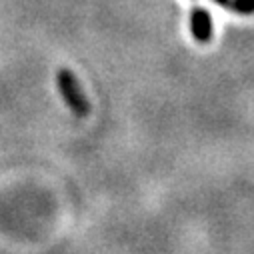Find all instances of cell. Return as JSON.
Segmentation results:
<instances>
[{
	"instance_id": "cell-1",
	"label": "cell",
	"mask_w": 254,
	"mask_h": 254,
	"mask_svg": "<svg viewBox=\"0 0 254 254\" xmlns=\"http://www.w3.org/2000/svg\"><path fill=\"white\" fill-rule=\"evenodd\" d=\"M58 90L62 94V98L66 100V104L70 106V110L76 114V116H86L90 112V104L86 100V96L82 94V90L78 88L74 76L70 70L62 68L58 72Z\"/></svg>"
},
{
	"instance_id": "cell-2",
	"label": "cell",
	"mask_w": 254,
	"mask_h": 254,
	"mask_svg": "<svg viewBox=\"0 0 254 254\" xmlns=\"http://www.w3.org/2000/svg\"><path fill=\"white\" fill-rule=\"evenodd\" d=\"M190 28H192V34L196 40L206 42L212 36V18L204 8H196L192 10V16H190Z\"/></svg>"
},
{
	"instance_id": "cell-3",
	"label": "cell",
	"mask_w": 254,
	"mask_h": 254,
	"mask_svg": "<svg viewBox=\"0 0 254 254\" xmlns=\"http://www.w3.org/2000/svg\"><path fill=\"white\" fill-rule=\"evenodd\" d=\"M232 6H234V10H236V12L252 14V12H254V0H234Z\"/></svg>"
},
{
	"instance_id": "cell-4",
	"label": "cell",
	"mask_w": 254,
	"mask_h": 254,
	"mask_svg": "<svg viewBox=\"0 0 254 254\" xmlns=\"http://www.w3.org/2000/svg\"><path fill=\"white\" fill-rule=\"evenodd\" d=\"M214 2H218V4H222V6H226V4H230V0H214Z\"/></svg>"
}]
</instances>
